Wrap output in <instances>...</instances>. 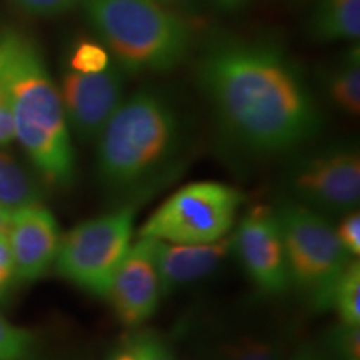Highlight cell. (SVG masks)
<instances>
[{"instance_id": "1", "label": "cell", "mask_w": 360, "mask_h": 360, "mask_svg": "<svg viewBox=\"0 0 360 360\" xmlns=\"http://www.w3.org/2000/svg\"><path fill=\"white\" fill-rule=\"evenodd\" d=\"M195 79L219 129L249 154H287L321 129L302 70L274 39L210 40L197 58Z\"/></svg>"}, {"instance_id": "2", "label": "cell", "mask_w": 360, "mask_h": 360, "mask_svg": "<svg viewBox=\"0 0 360 360\" xmlns=\"http://www.w3.org/2000/svg\"><path fill=\"white\" fill-rule=\"evenodd\" d=\"M0 90L11 103L15 139L49 184L75 177V150L56 87L39 45L13 27H0Z\"/></svg>"}, {"instance_id": "3", "label": "cell", "mask_w": 360, "mask_h": 360, "mask_svg": "<svg viewBox=\"0 0 360 360\" xmlns=\"http://www.w3.org/2000/svg\"><path fill=\"white\" fill-rule=\"evenodd\" d=\"M179 112L155 89L125 97L98 134L97 177L114 195L142 192L167 169L180 146Z\"/></svg>"}, {"instance_id": "4", "label": "cell", "mask_w": 360, "mask_h": 360, "mask_svg": "<svg viewBox=\"0 0 360 360\" xmlns=\"http://www.w3.org/2000/svg\"><path fill=\"white\" fill-rule=\"evenodd\" d=\"M96 39L127 74H165L187 60L193 27L160 0H82Z\"/></svg>"}, {"instance_id": "5", "label": "cell", "mask_w": 360, "mask_h": 360, "mask_svg": "<svg viewBox=\"0 0 360 360\" xmlns=\"http://www.w3.org/2000/svg\"><path fill=\"white\" fill-rule=\"evenodd\" d=\"M281 224L290 285L305 297L314 310H332L337 282L350 262L334 227L299 202L287 199L276 205Z\"/></svg>"}, {"instance_id": "6", "label": "cell", "mask_w": 360, "mask_h": 360, "mask_svg": "<svg viewBox=\"0 0 360 360\" xmlns=\"http://www.w3.org/2000/svg\"><path fill=\"white\" fill-rule=\"evenodd\" d=\"M137 207L124 205L84 220L60 238L56 270L89 294L107 299L112 278L132 245Z\"/></svg>"}, {"instance_id": "7", "label": "cell", "mask_w": 360, "mask_h": 360, "mask_svg": "<svg viewBox=\"0 0 360 360\" xmlns=\"http://www.w3.org/2000/svg\"><path fill=\"white\" fill-rule=\"evenodd\" d=\"M244 193L222 182H192L157 207L139 237L172 244H210L231 236Z\"/></svg>"}, {"instance_id": "8", "label": "cell", "mask_w": 360, "mask_h": 360, "mask_svg": "<svg viewBox=\"0 0 360 360\" xmlns=\"http://www.w3.org/2000/svg\"><path fill=\"white\" fill-rule=\"evenodd\" d=\"M290 199L319 214H347L360 202V154L337 146L302 157L287 175Z\"/></svg>"}, {"instance_id": "9", "label": "cell", "mask_w": 360, "mask_h": 360, "mask_svg": "<svg viewBox=\"0 0 360 360\" xmlns=\"http://www.w3.org/2000/svg\"><path fill=\"white\" fill-rule=\"evenodd\" d=\"M232 250L250 281L270 295L290 289V276L276 207L254 205L232 233Z\"/></svg>"}, {"instance_id": "10", "label": "cell", "mask_w": 360, "mask_h": 360, "mask_svg": "<svg viewBox=\"0 0 360 360\" xmlns=\"http://www.w3.org/2000/svg\"><path fill=\"white\" fill-rule=\"evenodd\" d=\"M127 72L119 64L97 74L67 70L62 77V105L69 129L82 142L98 137L125 98Z\"/></svg>"}, {"instance_id": "11", "label": "cell", "mask_w": 360, "mask_h": 360, "mask_svg": "<svg viewBox=\"0 0 360 360\" xmlns=\"http://www.w3.org/2000/svg\"><path fill=\"white\" fill-rule=\"evenodd\" d=\"M162 297L154 240L139 237L117 267L107 299L124 326L137 327L155 314Z\"/></svg>"}, {"instance_id": "12", "label": "cell", "mask_w": 360, "mask_h": 360, "mask_svg": "<svg viewBox=\"0 0 360 360\" xmlns=\"http://www.w3.org/2000/svg\"><path fill=\"white\" fill-rule=\"evenodd\" d=\"M7 238L17 278L32 282L56 262L62 236L51 210L42 204H32L11 210Z\"/></svg>"}, {"instance_id": "13", "label": "cell", "mask_w": 360, "mask_h": 360, "mask_svg": "<svg viewBox=\"0 0 360 360\" xmlns=\"http://www.w3.org/2000/svg\"><path fill=\"white\" fill-rule=\"evenodd\" d=\"M154 240L162 295L212 274L232 252V233L210 244H172Z\"/></svg>"}, {"instance_id": "14", "label": "cell", "mask_w": 360, "mask_h": 360, "mask_svg": "<svg viewBox=\"0 0 360 360\" xmlns=\"http://www.w3.org/2000/svg\"><path fill=\"white\" fill-rule=\"evenodd\" d=\"M310 37L317 42H352L360 37V0H319L309 19Z\"/></svg>"}, {"instance_id": "15", "label": "cell", "mask_w": 360, "mask_h": 360, "mask_svg": "<svg viewBox=\"0 0 360 360\" xmlns=\"http://www.w3.org/2000/svg\"><path fill=\"white\" fill-rule=\"evenodd\" d=\"M326 90L330 102L347 115L360 114V52L359 42L326 75Z\"/></svg>"}, {"instance_id": "16", "label": "cell", "mask_w": 360, "mask_h": 360, "mask_svg": "<svg viewBox=\"0 0 360 360\" xmlns=\"http://www.w3.org/2000/svg\"><path fill=\"white\" fill-rule=\"evenodd\" d=\"M40 200L42 193L35 180L8 152L0 148V205L15 210L40 204Z\"/></svg>"}, {"instance_id": "17", "label": "cell", "mask_w": 360, "mask_h": 360, "mask_svg": "<svg viewBox=\"0 0 360 360\" xmlns=\"http://www.w3.org/2000/svg\"><path fill=\"white\" fill-rule=\"evenodd\" d=\"M212 360H287L282 342L274 337L245 335L215 350Z\"/></svg>"}, {"instance_id": "18", "label": "cell", "mask_w": 360, "mask_h": 360, "mask_svg": "<svg viewBox=\"0 0 360 360\" xmlns=\"http://www.w3.org/2000/svg\"><path fill=\"white\" fill-rule=\"evenodd\" d=\"M332 310H335L342 323L360 326V264L359 257L350 259L337 282Z\"/></svg>"}, {"instance_id": "19", "label": "cell", "mask_w": 360, "mask_h": 360, "mask_svg": "<svg viewBox=\"0 0 360 360\" xmlns=\"http://www.w3.org/2000/svg\"><path fill=\"white\" fill-rule=\"evenodd\" d=\"M114 64L110 52L98 39H80L72 47L69 69L80 74H97Z\"/></svg>"}, {"instance_id": "20", "label": "cell", "mask_w": 360, "mask_h": 360, "mask_svg": "<svg viewBox=\"0 0 360 360\" xmlns=\"http://www.w3.org/2000/svg\"><path fill=\"white\" fill-rule=\"evenodd\" d=\"M323 354L328 360H360V326L339 322L326 335Z\"/></svg>"}, {"instance_id": "21", "label": "cell", "mask_w": 360, "mask_h": 360, "mask_svg": "<svg viewBox=\"0 0 360 360\" xmlns=\"http://www.w3.org/2000/svg\"><path fill=\"white\" fill-rule=\"evenodd\" d=\"M29 330L13 326L0 314V360H24L32 347Z\"/></svg>"}, {"instance_id": "22", "label": "cell", "mask_w": 360, "mask_h": 360, "mask_svg": "<svg viewBox=\"0 0 360 360\" xmlns=\"http://www.w3.org/2000/svg\"><path fill=\"white\" fill-rule=\"evenodd\" d=\"M130 342L142 355V360H177L169 342L155 332H139L130 337Z\"/></svg>"}, {"instance_id": "23", "label": "cell", "mask_w": 360, "mask_h": 360, "mask_svg": "<svg viewBox=\"0 0 360 360\" xmlns=\"http://www.w3.org/2000/svg\"><path fill=\"white\" fill-rule=\"evenodd\" d=\"M22 12L34 17H57L80 6L82 0H11Z\"/></svg>"}, {"instance_id": "24", "label": "cell", "mask_w": 360, "mask_h": 360, "mask_svg": "<svg viewBox=\"0 0 360 360\" xmlns=\"http://www.w3.org/2000/svg\"><path fill=\"white\" fill-rule=\"evenodd\" d=\"M345 217L340 224L334 227L335 236L339 238L340 245L347 252L350 257H359L360 255V215L357 210L344 214Z\"/></svg>"}, {"instance_id": "25", "label": "cell", "mask_w": 360, "mask_h": 360, "mask_svg": "<svg viewBox=\"0 0 360 360\" xmlns=\"http://www.w3.org/2000/svg\"><path fill=\"white\" fill-rule=\"evenodd\" d=\"M15 281H19V278H17L15 262H13V255L6 233V236H0V300L6 299Z\"/></svg>"}, {"instance_id": "26", "label": "cell", "mask_w": 360, "mask_h": 360, "mask_svg": "<svg viewBox=\"0 0 360 360\" xmlns=\"http://www.w3.org/2000/svg\"><path fill=\"white\" fill-rule=\"evenodd\" d=\"M13 141H15V125H13L11 103L0 90V147L8 146Z\"/></svg>"}, {"instance_id": "27", "label": "cell", "mask_w": 360, "mask_h": 360, "mask_svg": "<svg viewBox=\"0 0 360 360\" xmlns=\"http://www.w3.org/2000/svg\"><path fill=\"white\" fill-rule=\"evenodd\" d=\"M207 6H210L215 11L225 12V13H233L245 8L252 0H205Z\"/></svg>"}, {"instance_id": "28", "label": "cell", "mask_w": 360, "mask_h": 360, "mask_svg": "<svg viewBox=\"0 0 360 360\" xmlns=\"http://www.w3.org/2000/svg\"><path fill=\"white\" fill-rule=\"evenodd\" d=\"M107 360H142V355L139 354V350L135 349V345L130 342V339H127L122 347L114 350V354Z\"/></svg>"}, {"instance_id": "29", "label": "cell", "mask_w": 360, "mask_h": 360, "mask_svg": "<svg viewBox=\"0 0 360 360\" xmlns=\"http://www.w3.org/2000/svg\"><path fill=\"white\" fill-rule=\"evenodd\" d=\"M289 360H328L322 350L312 347V345H302Z\"/></svg>"}, {"instance_id": "30", "label": "cell", "mask_w": 360, "mask_h": 360, "mask_svg": "<svg viewBox=\"0 0 360 360\" xmlns=\"http://www.w3.org/2000/svg\"><path fill=\"white\" fill-rule=\"evenodd\" d=\"M8 219H11V210L0 205V236H6L7 233Z\"/></svg>"}, {"instance_id": "31", "label": "cell", "mask_w": 360, "mask_h": 360, "mask_svg": "<svg viewBox=\"0 0 360 360\" xmlns=\"http://www.w3.org/2000/svg\"><path fill=\"white\" fill-rule=\"evenodd\" d=\"M160 2H165V4H172L175 0H160Z\"/></svg>"}]
</instances>
